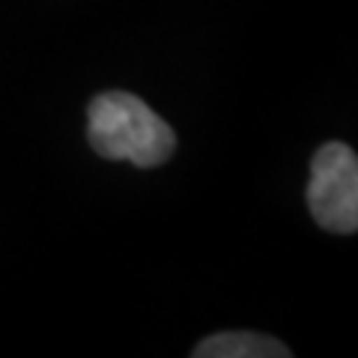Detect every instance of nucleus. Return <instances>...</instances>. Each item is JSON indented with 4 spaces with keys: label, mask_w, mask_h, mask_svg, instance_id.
<instances>
[{
    "label": "nucleus",
    "mask_w": 358,
    "mask_h": 358,
    "mask_svg": "<svg viewBox=\"0 0 358 358\" xmlns=\"http://www.w3.org/2000/svg\"><path fill=\"white\" fill-rule=\"evenodd\" d=\"M90 143L110 162H131L138 167H159L173 155L176 134L143 99L110 90L90 102Z\"/></svg>",
    "instance_id": "f257e3e1"
},
{
    "label": "nucleus",
    "mask_w": 358,
    "mask_h": 358,
    "mask_svg": "<svg viewBox=\"0 0 358 358\" xmlns=\"http://www.w3.org/2000/svg\"><path fill=\"white\" fill-rule=\"evenodd\" d=\"M308 206L322 230L343 236L358 230V159L346 143H326L313 155Z\"/></svg>",
    "instance_id": "f03ea898"
},
{
    "label": "nucleus",
    "mask_w": 358,
    "mask_h": 358,
    "mask_svg": "<svg viewBox=\"0 0 358 358\" xmlns=\"http://www.w3.org/2000/svg\"><path fill=\"white\" fill-rule=\"evenodd\" d=\"M194 358H289V350L266 334L257 331H224L200 341L194 346Z\"/></svg>",
    "instance_id": "7ed1b4c3"
}]
</instances>
